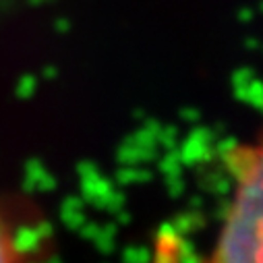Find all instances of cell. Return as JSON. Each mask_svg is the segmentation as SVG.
Here are the masks:
<instances>
[{
	"label": "cell",
	"instance_id": "6da1fadb",
	"mask_svg": "<svg viewBox=\"0 0 263 263\" xmlns=\"http://www.w3.org/2000/svg\"><path fill=\"white\" fill-rule=\"evenodd\" d=\"M232 191L205 263H263V130L230 154Z\"/></svg>",
	"mask_w": 263,
	"mask_h": 263
},
{
	"label": "cell",
	"instance_id": "7a4b0ae2",
	"mask_svg": "<svg viewBox=\"0 0 263 263\" xmlns=\"http://www.w3.org/2000/svg\"><path fill=\"white\" fill-rule=\"evenodd\" d=\"M0 263H15V245L3 212H0Z\"/></svg>",
	"mask_w": 263,
	"mask_h": 263
}]
</instances>
